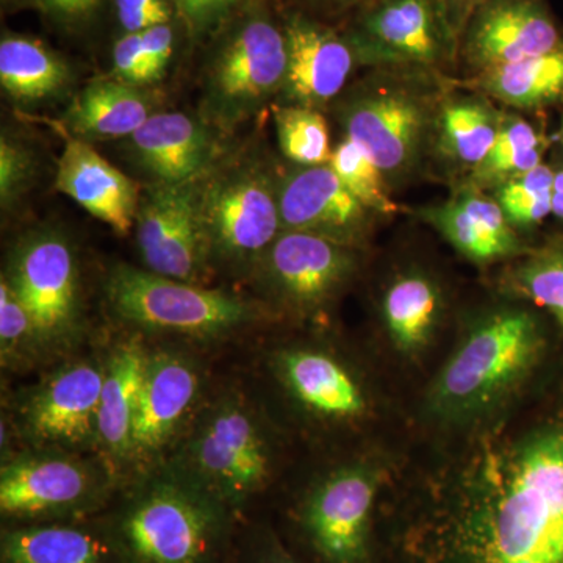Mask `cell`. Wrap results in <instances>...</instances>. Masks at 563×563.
Listing matches in <instances>:
<instances>
[{
  "label": "cell",
  "instance_id": "obj_1",
  "mask_svg": "<svg viewBox=\"0 0 563 563\" xmlns=\"http://www.w3.org/2000/svg\"><path fill=\"white\" fill-rule=\"evenodd\" d=\"M390 539L396 563H563V417L477 443Z\"/></svg>",
  "mask_w": 563,
  "mask_h": 563
},
{
  "label": "cell",
  "instance_id": "obj_2",
  "mask_svg": "<svg viewBox=\"0 0 563 563\" xmlns=\"http://www.w3.org/2000/svg\"><path fill=\"white\" fill-rule=\"evenodd\" d=\"M121 563H229L240 517L168 463L101 515Z\"/></svg>",
  "mask_w": 563,
  "mask_h": 563
},
{
  "label": "cell",
  "instance_id": "obj_3",
  "mask_svg": "<svg viewBox=\"0 0 563 563\" xmlns=\"http://www.w3.org/2000/svg\"><path fill=\"white\" fill-rule=\"evenodd\" d=\"M539 318L520 306L488 310L474 321L444 363L428 395V409L444 422L483 420L512 398L544 351Z\"/></svg>",
  "mask_w": 563,
  "mask_h": 563
},
{
  "label": "cell",
  "instance_id": "obj_4",
  "mask_svg": "<svg viewBox=\"0 0 563 563\" xmlns=\"http://www.w3.org/2000/svg\"><path fill=\"white\" fill-rule=\"evenodd\" d=\"M443 96L433 73L374 69L336 99V118L344 139L372 157L395 190L420 173L433 150Z\"/></svg>",
  "mask_w": 563,
  "mask_h": 563
},
{
  "label": "cell",
  "instance_id": "obj_5",
  "mask_svg": "<svg viewBox=\"0 0 563 563\" xmlns=\"http://www.w3.org/2000/svg\"><path fill=\"white\" fill-rule=\"evenodd\" d=\"M285 69L284 24L266 0H246L214 35L202 69L199 117L231 135L279 98Z\"/></svg>",
  "mask_w": 563,
  "mask_h": 563
},
{
  "label": "cell",
  "instance_id": "obj_6",
  "mask_svg": "<svg viewBox=\"0 0 563 563\" xmlns=\"http://www.w3.org/2000/svg\"><path fill=\"white\" fill-rule=\"evenodd\" d=\"M165 463L242 517L272 481L274 448L257 410L228 391L199 409Z\"/></svg>",
  "mask_w": 563,
  "mask_h": 563
},
{
  "label": "cell",
  "instance_id": "obj_7",
  "mask_svg": "<svg viewBox=\"0 0 563 563\" xmlns=\"http://www.w3.org/2000/svg\"><path fill=\"white\" fill-rule=\"evenodd\" d=\"M279 179L261 158L229 155L203 177L201 217L213 269L252 276L282 232Z\"/></svg>",
  "mask_w": 563,
  "mask_h": 563
},
{
  "label": "cell",
  "instance_id": "obj_8",
  "mask_svg": "<svg viewBox=\"0 0 563 563\" xmlns=\"http://www.w3.org/2000/svg\"><path fill=\"white\" fill-rule=\"evenodd\" d=\"M103 291L113 317L135 331L191 339H221L261 320L265 312L235 292L210 290L122 263L107 274Z\"/></svg>",
  "mask_w": 563,
  "mask_h": 563
},
{
  "label": "cell",
  "instance_id": "obj_9",
  "mask_svg": "<svg viewBox=\"0 0 563 563\" xmlns=\"http://www.w3.org/2000/svg\"><path fill=\"white\" fill-rule=\"evenodd\" d=\"M106 462L79 453L33 448L2 463L0 515L3 526L90 520L109 507L113 479Z\"/></svg>",
  "mask_w": 563,
  "mask_h": 563
},
{
  "label": "cell",
  "instance_id": "obj_10",
  "mask_svg": "<svg viewBox=\"0 0 563 563\" xmlns=\"http://www.w3.org/2000/svg\"><path fill=\"white\" fill-rule=\"evenodd\" d=\"M2 277L31 314L43 352L76 342L84 325L79 262L62 229L41 224L22 233Z\"/></svg>",
  "mask_w": 563,
  "mask_h": 563
},
{
  "label": "cell",
  "instance_id": "obj_11",
  "mask_svg": "<svg viewBox=\"0 0 563 563\" xmlns=\"http://www.w3.org/2000/svg\"><path fill=\"white\" fill-rule=\"evenodd\" d=\"M344 35L362 66L374 69L439 74L457 49L442 0H376Z\"/></svg>",
  "mask_w": 563,
  "mask_h": 563
},
{
  "label": "cell",
  "instance_id": "obj_12",
  "mask_svg": "<svg viewBox=\"0 0 563 563\" xmlns=\"http://www.w3.org/2000/svg\"><path fill=\"white\" fill-rule=\"evenodd\" d=\"M379 477L369 466H342L321 479L295 514L303 547L317 563H372Z\"/></svg>",
  "mask_w": 563,
  "mask_h": 563
},
{
  "label": "cell",
  "instance_id": "obj_13",
  "mask_svg": "<svg viewBox=\"0 0 563 563\" xmlns=\"http://www.w3.org/2000/svg\"><path fill=\"white\" fill-rule=\"evenodd\" d=\"M358 265L357 247L312 233L280 232L251 277L280 309L312 317L342 295Z\"/></svg>",
  "mask_w": 563,
  "mask_h": 563
},
{
  "label": "cell",
  "instance_id": "obj_14",
  "mask_svg": "<svg viewBox=\"0 0 563 563\" xmlns=\"http://www.w3.org/2000/svg\"><path fill=\"white\" fill-rule=\"evenodd\" d=\"M202 179L150 184L141 191L136 246L147 272L198 285L213 273L201 217Z\"/></svg>",
  "mask_w": 563,
  "mask_h": 563
},
{
  "label": "cell",
  "instance_id": "obj_15",
  "mask_svg": "<svg viewBox=\"0 0 563 563\" xmlns=\"http://www.w3.org/2000/svg\"><path fill=\"white\" fill-rule=\"evenodd\" d=\"M201 393V366L191 355L173 347L150 350L129 470L144 474L168 461L199 412Z\"/></svg>",
  "mask_w": 563,
  "mask_h": 563
},
{
  "label": "cell",
  "instance_id": "obj_16",
  "mask_svg": "<svg viewBox=\"0 0 563 563\" xmlns=\"http://www.w3.org/2000/svg\"><path fill=\"white\" fill-rule=\"evenodd\" d=\"M103 363L80 358L51 373L25 398L20 429L33 448L98 451Z\"/></svg>",
  "mask_w": 563,
  "mask_h": 563
},
{
  "label": "cell",
  "instance_id": "obj_17",
  "mask_svg": "<svg viewBox=\"0 0 563 563\" xmlns=\"http://www.w3.org/2000/svg\"><path fill=\"white\" fill-rule=\"evenodd\" d=\"M282 232H302L361 247L377 214L363 206L329 165L295 166L280 174Z\"/></svg>",
  "mask_w": 563,
  "mask_h": 563
},
{
  "label": "cell",
  "instance_id": "obj_18",
  "mask_svg": "<svg viewBox=\"0 0 563 563\" xmlns=\"http://www.w3.org/2000/svg\"><path fill=\"white\" fill-rule=\"evenodd\" d=\"M284 24L287 69L277 103L322 111L343 95L362 66L346 35L299 11Z\"/></svg>",
  "mask_w": 563,
  "mask_h": 563
},
{
  "label": "cell",
  "instance_id": "obj_19",
  "mask_svg": "<svg viewBox=\"0 0 563 563\" xmlns=\"http://www.w3.org/2000/svg\"><path fill=\"white\" fill-rule=\"evenodd\" d=\"M222 135L199 114L157 111L124 140V147L151 184H184L202 179L228 155Z\"/></svg>",
  "mask_w": 563,
  "mask_h": 563
},
{
  "label": "cell",
  "instance_id": "obj_20",
  "mask_svg": "<svg viewBox=\"0 0 563 563\" xmlns=\"http://www.w3.org/2000/svg\"><path fill=\"white\" fill-rule=\"evenodd\" d=\"M465 29L463 49L477 73L547 54L563 43L539 0H487Z\"/></svg>",
  "mask_w": 563,
  "mask_h": 563
},
{
  "label": "cell",
  "instance_id": "obj_21",
  "mask_svg": "<svg viewBox=\"0 0 563 563\" xmlns=\"http://www.w3.org/2000/svg\"><path fill=\"white\" fill-rule=\"evenodd\" d=\"M66 139L55 174V190L124 236L135 228L139 184L103 158L87 141Z\"/></svg>",
  "mask_w": 563,
  "mask_h": 563
},
{
  "label": "cell",
  "instance_id": "obj_22",
  "mask_svg": "<svg viewBox=\"0 0 563 563\" xmlns=\"http://www.w3.org/2000/svg\"><path fill=\"white\" fill-rule=\"evenodd\" d=\"M417 214L466 261L477 265L517 261L529 251L495 199L473 185L462 188L450 201L421 207Z\"/></svg>",
  "mask_w": 563,
  "mask_h": 563
},
{
  "label": "cell",
  "instance_id": "obj_23",
  "mask_svg": "<svg viewBox=\"0 0 563 563\" xmlns=\"http://www.w3.org/2000/svg\"><path fill=\"white\" fill-rule=\"evenodd\" d=\"M274 369L298 406L318 420L350 422L368 410L354 374L320 347H287L274 358Z\"/></svg>",
  "mask_w": 563,
  "mask_h": 563
},
{
  "label": "cell",
  "instance_id": "obj_24",
  "mask_svg": "<svg viewBox=\"0 0 563 563\" xmlns=\"http://www.w3.org/2000/svg\"><path fill=\"white\" fill-rule=\"evenodd\" d=\"M146 347L139 332L110 347L103 362L98 412V453L114 474L129 470L133 422L146 372Z\"/></svg>",
  "mask_w": 563,
  "mask_h": 563
},
{
  "label": "cell",
  "instance_id": "obj_25",
  "mask_svg": "<svg viewBox=\"0 0 563 563\" xmlns=\"http://www.w3.org/2000/svg\"><path fill=\"white\" fill-rule=\"evenodd\" d=\"M0 563H121L101 518L3 526Z\"/></svg>",
  "mask_w": 563,
  "mask_h": 563
},
{
  "label": "cell",
  "instance_id": "obj_26",
  "mask_svg": "<svg viewBox=\"0 0 563 563\" xmlns=\"http://www.w3.org/2000/svg\"><path fill=\"white\" fill-rule=\"evenodd\" d=\"M155 98L150 88L113 77L96 79L77 92L63 114L62 125L69 136L90 144L125 140L157 113Z\"/></svg>",
  "mask_w": 563,
  "mask_h": 563
},
{
  "label": "cell",
  "instance_id": "obj_27",
  "mask_svg": "<svg viewBox=\"0 0 563 563\" xmlns=\"http://www.w3.org/2000/svg\"><path fill=\"white\" fill-rule=\"evenodd\" d=\"M74 70L46 43L20 33L0 40V85L18 109L60 101L74 87Z\"/></svg>",
  "mask_w": 563,
  "mask_h": 563
},
{
  "label": "cell",
  "instance_id": "obj_28",
  "mask_svg": "<svg viewBox=\"0 0 563 563\" xmlns=\"http://www.w3.org/2000/svg\"><path fill=\"white\" fill-rule=\"evenodd\" d=\"M443 292L429 274L409 269L385 288L380 313L393 346L412 355L431 343L443 314Z\"/></svg>",
  "mask_w": 563,
  "mask_h": 563
},
{
  "label": "cell",
  "instance_id": "obj_29",
  "mask_svg": "<svg viewBox=\"0 0 563 563\" xmlns=\"http://www.w3.org/2000/svg\"><path fill=\"white\" fill-rule=\"evenodd\" d=\"M503 114L484 95L443 96L433 150L455 168L473 173L490 154Z\"/></svg>",
  "mask_w": 563,
  "mask_h": 563
},
{
  "label": "cell",
  "instance_id": "obj_30",
  "mask_svg": "<svg viewBox=\"0 0 563 563\" xmlns=\"http://www.w3.org/2000/svg\"><path fill=\"white\" fill-rule=\"evenodd\" d=\"M474 87L512 109L550 106L563 98V43L547 54L477 73Z\"/></svg>",
  "mask_w": 563,
  "mask_h": 563
},
{
  "label": "cell",
  "instance_id": "obj_31",
  "mask_svg": "<svg viewBox=\"0 0 563 563\" xmlns=\"http://www.w3.org/2000/svg\"><path fill=\"white\" fill-rule=\"evenodd\" d=\"M548 143L542 132L518 114H503L498 139L490 154L472 173L470 185L485 190L542 165Z\"/></svg>",
  "mask_w": 563,
  "mask_h": 563
},
{
  "label": "cell",
  "instance_id": "obj_32",
  "mask_svg": "<svg viewBox=\"0 0 563 563\" xmlns=\"http://www.w3.org/2000/svg\"><path fill=\"white\" fill-rule=\"evenodd\" d=\"M510 288L548 310L563 328V235L517 258L509 274Z\"/></svg>",
  "mask_w": 563,
  "mask_h": 563
},
{
  "label": "cell",
  "instance_id": "obj_33",
  "mask_svg": "<svg viewBox=\"0 0 563 563\" xmlns=\"http://www.w3.org/2000/svg\"><path fill=\"white\" fill-rule=\"evenodd\" d=\"M277 143L284 157L295 166H322L331 162V133L321 111L306 107L272 106Z\"/></svg>",
  "mask_w": 563,
  "mask_h": 563
},
{
  "label": "cell",
  "instance_id": "obj_34",
  "mask_svg": "<svg viewBox=\"0 0 563 563\" xmlns=\"http://www.w3.org/2000/svg\"><path fill=\"white\" fill-rule=\"evenodd\" d=\"M553 177V169L542 163L531 172L504 181L493 190V199L515 231H532L551 214Z\"/></svg>",
  "mask_w": 563,
  "mask_h": 563
},
{
  "label": "cell",
  "instance_id": "obj_35",
  "mask_svg": "<svg viewBox=\"0 0 563 563\" xmlns=\"http://www.w3.org/2000/svg\"><path fill=\"white\" fill-rule=\"evenodd\" d=\"M329 166L347 188L377 217H390L399 210L383 169L354 141L343 139L332 150Z\"/></svg>",
  "mask_w": 563,
  "mask_h": 563
},
{
  "label": "cell",
  "instance_id": "obj_36",
  "mask_svg": "<svg viewBox=\"0 0 563 563\" xmlns=\"http://www.w3.org/2000/svg\"><path fill=\"white\" fill-rule=\"evenodd\" d=\"M40 176V158L20 135L3 129L0 135V209L16 213Z\"/></svg>",
  "mask_w": 563,
  "mask_h": 563
},
{
  "label": "cell",
  "instance_id": "obj_37",
  "mask_svg": "<svg viewBox=\"0 0 563 563\" xmlns=\"http://www.w3.org/2000/svg\"><path fill=\"white\" fill-rule=\"evenodd\" d=\"M0 354L7 368H22L43 354L31 314L5 277L0 279Z\"/></svg>",
  "mask_w": 563,
  "mask_h": 563
},
{
  "label": "cell",
  "instance_id": "obj_38",
  "mask_svg": "<svg viewBox=\"0 0 563 563\" xmlns=\"http://www.w3.org/2000/svg\"><path fill=\"white\" fill-rule=\"evenodd\" d=\"M246 0H172L191 38L214 36Z\"/></svg>",
  "mask_w": 563,
  "mask_h": 563
},
{
  "label": "cell",
  "instance_id": "obj_39",
  "mask_svg": "<svg viewBox=\"0 0 563 563\" xmlns=\"http://www.w3.org/2000/svg\"><path fill=\"white\" fill-rule=\"evenodd\" d=\"M229 563H302L280 542L279 537L266 528L251 529L236 537Z\"/></svg>",
  "mask_w": 563,
  "mask_h": 563
},
{
  "label": "cell",
  "instance_id": "obj_40",
  "mask_svg": "<svg viewBox=\"0 0 563 563\" xmlns=\"http://www.w3.org/2000/svg\"><path fill=\"white\" fill-rule=\"evenodd\" d=\"M124 33H143L155 25L172 24L176 10L172 0H113Z\"/></svg>",
  "mask_w": 563,
  "mask_h": 563
},
{
  "label": "cell",
  "instance_id": "obj_41",
  "mask_svg": "<svg viewBox=\"0 0 563 563\" xmlns=\"http://www.w3.org/2000/svg\"><path fill=\"white\" fill-rule=\"evenodd\" d=\"M43 11L58 27L65 31H84L98 20L107 0H29Z\"/></svg>",
  "mask_w": 563,
  "mask_h": 563
},
{
  "label": "cell",
  "instance_id": "obj_42",
  "mask_svg": "<svg viewBox=\"0 0 563 563\" xmlns=\"http://www.w3.org/2000/svg\"><path fill=\"white\" fill-rule=\"evenodd\" d=\"M110 77L135 87L150 88L146 81L141 33H124L117 40L111 54Z\"/></svg>",
  "mask_w": 563,
  "mask_h": 563
},
{
  "label": "cell",
  "instance_id": "obj_43",
  "mask_svg": "<svg viewBox=\"0 0 563 563\" xmlns=\"http://www.w3.org/2000/svg\"><path fill=\"white\" fill-rule=\"evenodd\" d=\"M174 40L176 36L172 24L155 25L150 31L141 33L147 87L151 88L165 77L173 57Z\"/></svg>",
  "mask_w": 563,
  "mask_h": 563
},
{
  "label": "cell",
  "instance_id": "obj_44",
  "mask_svg": "<svg viewBox=\"0 0 563 563\" xmlns=\"http://www.w3.org/2000/svg\"><path fill=\"white\" fill-rule=\"evenodd\" d=\"M484 2H487V0H442L444 10H446L457 35L466 27L474 11L479 9Z\"/></svg>",
  "mask_w": 563,
  "mask_h": 563
},
{
  "label": "cell",
  "instance_id": "obj_45",
  "mask_svg": "<svg viewBox=\"0 0 563 563\" xmlns=\"http://www.w3.org/2000/svg\"><path fill=\"white\" fill-rule=\"evenodd\" d=\"M306 2L314 9L336 13V11L352 9V7H368L369 3L376 2V0H306Z\"/></svg>",
  "mask_w": 563,
  "mask_h": 563
},
{
  "label": "cell",
  "instance_id": "obj_46",
  "mask_svg": "<svg viewBox=\"0 0 563 563\" xmlns=\"http://www.w3.org/2000/svg\"><path fill=\"white\" fill-rule=\"evenodd\" d=\"M551 214L563 221V166L554 172L553 177V201H551Z\"/></svg>",
  "mask_w": 563,
  "mask_h": 563
},
{
  "label": "cell",
  "instance_id": "obj_47",
  "mask_svg": "<svg viewBox=\"0 0 563 563\" xmlns=\"http://www.w3.org/2000/svg\"><path fill=\"white\" fill-rule=\"evenodd\" d=\"M561 141H562V144H563V120H562Z\"/></svg>",
  "mask_w": 563,
  "mask_h": 563
}]
</instances>
